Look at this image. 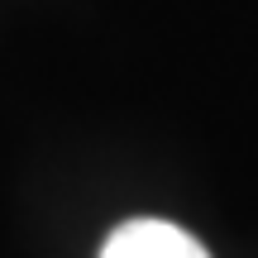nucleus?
I'll use <instances>...</instances> for the list:
<instances>
[{
	"mask_svg": "<svg viewBox=\"0 0 258 258\" xmlns=\"http://www.w3.org/2000/svg\"><path fill=\"white\" fill-rule=\"evenodd\" d=\"M101 258H211L196 234L167 220H124L105 239Z\"/></svg>",
	"mask_w": 258,
	"mask_h": 258,
	"instance_id": "1",
	"label": "nucleus"
}]
</instances>
